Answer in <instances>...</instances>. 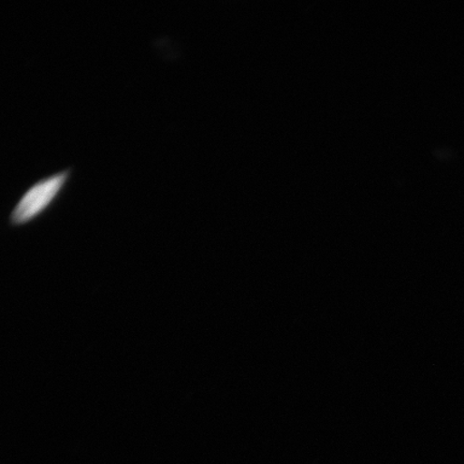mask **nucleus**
I'll return each instance as SVG.
<instances>
[{
  "mask_svg": "<svg viewBox=\"0 0 464 464\" xmlns=\"http://www.w3.org/2000/svg\"><path fill=\"white\" fill-rule=\"evenodd\" d=\"M72 167L49 174L44 178L37 179L24 193H23L15 203L10 214V223L14 226L24 225L36 218L56 197L61 194L63 187L71 177Z\"/></svg>",
  "mask_w": 464,
  "mask_h": 464,
  "instance_id": "1",
  "label": "nucleus"
}]
</instances>
